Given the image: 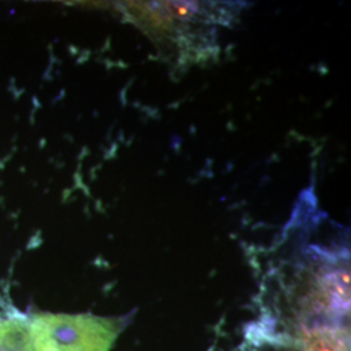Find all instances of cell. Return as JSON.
Wrapping results in <instances>:
<instances>
[{
    "mask_svg": "<svg viewBox=\"0 0 351 351\" xmlns=\"http://www.w3.org/2000/svg\"><path fill=\"white\" fill-rule=\"evenodd\" d=\"M0 351H63L49 315L0 320Z\"/></svg>",
    "mask_w": 351,
    "mask_h": 351,
    "instance_id": "1",
    "label": "cell"
},
{
    "mask_svg": "<svg viewBox=\"0 0 351 351\" xmlns=\"http://www.w3.org/2000/svg\"><path fill=\"white\" fill-rule=\"evenodd\" d=\"M304 351H348L345 339L335 333H317L306 341Z\"/></svg>",
    "mask_w": 351,
    "mask_h": 351,
    "instance_id": "2",
    "label": "cell"
}]
</instances>
